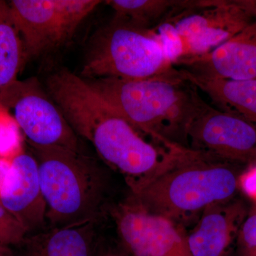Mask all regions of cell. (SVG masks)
I'll use <instances>...</instances> for the list:
<instances>
[{
    "mask_svg": "<svg viewBox=\"0 0 256 256\" xmlns=\"http://www.w3.org/2000/svg\"><path fill=\"white\" fill-rule=\"evenodd\" d=\"M168 148L169 158L156 174L126 184L128 195L144 210L186 228L207 207L236 198L242 164L180 144Z\"/></svg>",
    "mask_w": 256,
    "mask_h": 256,
    "instance_id": "obj_1",
    "label": "cell"
},
{
    "mask_svg": "<svg viewBox=\"0 0 256 256\" xmlns=\"http://www.w3.org/2000/svg\"><path fill=\"white\" fill-rule=\"evenodd\" d=\"M52 97L77 136L92 143L126 184L151 178L168 161V148L144 140L79 76L60 79Z\"/></svg>",
    "mask_w": 256,
    "mask_h": 256,
    "instance_id": "obj_2",
    "label": "cell"
},
{
    "mask_svg": "<svg viewBox=\"0 0 256 256\" xmlns=\"http://www.w3.org/2000/svg\"><path fill=\"white\" fill-rule=\"evenodd\" d=\"M86 80L128 124L154 144L188 148V126L205 101L197 88L175 67L168 73L142 80Z\"/></svg>",
    "mask_w": 256,
    "mask_h": 256,
    "instance_id": "obj_3",
    "label": "cell"
},
{
    "mask_svg": "<svg viewBox=\"0 0 256 256\" xmlns=\"http://www.w3.org/2000/svg\"><path fill=\"white\" fill-rule=\"evenodd\" d=\"M28 144L38 165L50 227L108 214V176L94 160L66 148Z\"/></svg>",
    "mask_w": 256,
    "mask_h": 256,
    "instance_id": "obj_4",
    "label": "cell"
},
{
    "mask_svg": "<svg viewBox=\"0 0 256 256\" xmlns=\"http://www.w3.org/2000/svg\"><path fill=\"white\" fill-rule=\"evenodd\" d=\"M173 68L152 28L114 15L92 38L80 76L86 80H142L163 75Z\"/></svg>",
    "mask_w": 256,
    "mask_h": 256,
    "instance_id": "obj_5",
    "label": "cell"
},
{
    "mask_svg": "<svg viewBox=\"0 0 256 256\" xmlns=\"http://www.w3.org/2000/svg\"><path fill=\"white\" fill-rule=\"evenodd\" d=\"M97 0H12V16L22 40L26 62L69 41Z\"/></svg>",
    "mask_w": 256,
    "mask_h": 256,
    "instance_id": "obj_6",
    "label": "cell"
},
{
    "mask_svg": "<svg viewBox=\"0 0 256 256\" xmlns=\"http://www.w3.org/2000/svg\"><path fill=\"white\" fill-rule=\"evenodd\" d=\"M168 20L182 38L183 58L200 56L255 22L256 0H198L196 6Z\"/></svg>",
    "mask_w": 256,
    "mask_h": 256,
    "instance_id": "obj_7",
    "label": "cell"
},
{
    "mask_svg": "<svg viewBox=\"0 0 256 256\" xmlns=\"http://www.w3.org/2000/svg\"><path fill=\"white\" fill-rule=\"evenodd\" d=\"M28 144L82 152L79 137L36 78L18 80L0 99Z\"/></svg>",
    "mask_w": 256,
    "mask_h": 256,
    "instance_id": "obj_8",
    "label": "cell"
},
{
    "mask_svg": "<svg viewBox=\"0 0 256 256\" xmlns=\"http://www.w3.org/2000/svg\"><path fill=\"white\" fill-rule=\"evenodd\" d=\"M108 215L116 239L128 256H191L186 228L148 212L129 195L112 204Z\"/></svg>",
    "mask_w": 256,
    "mask_h": 256,
    "instance_id": "obj_9",
    "label": "cell"
},
{
    "mask_svg": "<svg viewBox=\"0 0 256 256\" xmlns=\"http://www.w3.org/2000/svg\"><path fill=\"white\" fill-rule=\"evenodd\" d=\"M188 146L244 165L256 162V124L204 102L188 126Z\"/></svg>",
    "mask_w": 256,
    "mask_h": 256,
    "instance_id": "obj_10",
    "label": "cell"
},
{
    "mask_svg": "<svg viewBox=\"0 0 256 256\" xmlns=\"http://www.w3.org/2000/svg\"><path fill=\"white\" fill-rule=\"evenodd\" d=\"M0 204L22 224L28 235L46 228V202L36 160L30 152L24 150L12 159Z\"/></svg>",
    "mask_w": 256,
    "mask_h": 256,
    "instance_id": "obj_11",
    "label": "cell"
},
{
    "mask_svg": "<svg viewBox=\"0 0 256 256\" xmlns=\"http://www.w3.org/2000/svg\"><path fill=\"white\" fill-rule=\"evenodd\" d=\"M174 67L206 78L256 79V21L212 52L181 58Z\"/></svg>",
    "mask_w": 256,
    "mask_h": 256,
    "instance_id": "obj_12",
    "label": "cell"
},
{
    "mask_svg": "<svg viewBox=\"0 0 256 256\" xmlns=\"http://www.w3.org/2000/svg\"><path fill=\"white\" fill-rule=\"evenodd\" d=\"M248 214L238 198L207 207L195 226L186 230L191 256H233L239 230Z\"/></svg>",
    "mask_w": 256,
    "mask_h": 256,
    "instance_id": "obj_13",
    "label": "cell"
},
{
    "mask_svg": "<svg viewBox=\"0 0 256 256\" xmlns=\"http://www.w3.org/2000/svg\"><path fill=\"white\" fill-rule=\"evenodd\" d=\"M104 218L48 227L30 234L20 246V256H96L104 239L100 227Z\"/></svg>",
    "mask_w": 256,
    "mask_h": 256,
    "instance_id": "obj_14",
    "label": "cell"
},
{
    "mask_svg": "<svg viewBox=\"0 0 256 256\" xmlns=\"http://www.w3.org/2000/svg\"><path fill=\"white\" fill-rule=\"evenodd\" d=\"M176 68L184 78L204 92L217 109L256 124V79L206 78Z\"/></svg>",
    "mask_w": 256,
    "mask_h": 256,
    "instance_id": "obj_15",
    "label": "cell"
},
{
    "mask_svg": "<svg viewBox=\"0 0 256 256\" xmlns=\"http://www.w3.org/2000/svg\"><path fill=\"white\" fill-rule=\"evenodd\" d=\"M26 63L22 40L8 2L0 1V99L18 82Z\"/></svg>",
    "mask_w": 256,
    "mask_h": 256,
    "instance_id": "obj_16",
    "label": "cell"
},
{
    "mask_svg": "<svg viewBox=\"0 0 256 256\" xmlns=\"http://www.w3.org/2000/svg\"><path fill=\"white\" fill-rule=\"evenodd\" d=\"M106 2L114 10V15L152 28L194 8L197 0H110Z\"/></svg>",
    "mask_w": 256,
    "mask_h": 256,
    "instance_id": "obj_17",
    "label": "cell"
},
{
    "mask_svg": "<svg viewBox=\"0 0 256 256\" xmlns=\"http://www.w3.org/2000/svg\"><path fill=\"white\" fill-rule=\"evenodd\" d=\"M24 150L21 128L12 114L0 102V156L12 160Z\"/></svg>",
    "mask_w": 256,
    "mask_h": 256,
    "instance_id": "obj_18",
    "label": "cell"
},
{
    "mask_svg": "<svg viewBox=\"0 0 256 256\" xmlns=\"http://www.w3.org/2000/svg\"><path fill=\"white\" fill-rule=\"evenodd\" d=\"M156 41L160 44L166 60L174 66L185 54L182 38L170 20L163 22L152 28Z\"/></svg>",
    "mask_w": 256,
    "mask_h": 256,
    "instance_id": "obj_19",
    "label": "cell"
},
{
    "mask_svg": "<svg viewBox=\"0 0 256 256\" xmlns=\"http://www.w3.org/2000/svg\"><path fill=\"white\" fill-rule=\"evenodd\" d=\"M28 235L22 224L0 204V244L20 246Z\"/></svg>",
    "mask_w": 256,
    "mask_h": 256,
    "instance_id": "obj_20",
    "label": "cell"
},
{
    "mask_svg": "<svg viewBox=\"0 0 256 256\" xmlns=\"http://www.w3.org/2000/svg\"><path fill=\"white\" fill-rule=\"evenodd\" d=\"M234 256H256V210L248 212L242 222Z\"/></svg>",
    "mask_w": 256,
    "mask_h": 256,
    "instance_id": "obj_21",
    "label": "cell"
},
{
    "mask_svg": "<svg viewBox=\"0 0 256 256\" xmlns=\"http://www.w3.org/2000/svg\"><path fill=\"white\" fill-rule=\"evenodd\" d=\"M239 188L246 196L256 202V164L242 172L239 178Z\"/></svg>",
    "mask_w": 256,
    "mask_h": 256,
    "instance_id": "obj_22",
    "label": "cell"
},
{
    "mask_svg": "<svg viewBox=\"0 0 256 256\" xmlns=\"http://www.w3.org/2000/svg\"><path fill=\"white\" fill-rule=\"evenodd\" d=\"M96 256H128L118 242L117 239L108 240L102 239Z\"/></svg>",
    "mask_w": 256,
    "mask_h": 256,
    "instance_id": "obj_23",
    "label": "cell"
},
{
    "mask_svg": "<svg viewBox=\"0 0 256 256\" xmlns=\"http://www.w3.org/2000/svg\"><path fill=\"white\" fill-rule=\"evenodd\" d=\"M12 166V160L0 156V194Z\"/></svg>",
    "mask_w": 256,
    "mask_h": 256,
    "instance_id": "obj_24",
    "label": "cell"
},
{
    "mask_svg": "<svg viewBox=\"0 0 256 256\" xmlns=\"http://www.w3.org/2000/svg\"><path fill=\"white\" fill-rule=\"evenodd\" d=\"M0 256H16L11 248L0 244Z\"/></svg>",
    "mask_w": 256,
    "mask_h": 256,
    "instance_id": "obj_25",
    "label": "cell"
}]
</instances>
